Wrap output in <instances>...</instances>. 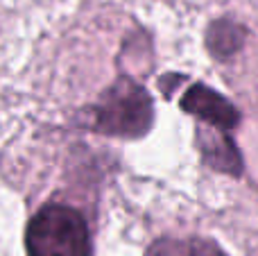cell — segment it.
<instances>
[{"mask_svg": "<svg viewBox=\"0 0 258 256\" xmlns=\"http://www.w3.org/2000/svg\"><path fill=\"white\" fill-rule=\"evenodd\" d=\"M27 256H91V234L77 209L48 204L25 231Z\"/></svg>", "mask_w": 258, "mask_h": 256, "instance_id": "cell-1", "label": "cell"}, {"mask_svg": "<svg viewBox=\"0 0 258 256\" xmlns=\"http://www.w3.org/2000/svg\"><path fill=\"white\" fill-rule=\"evenodd\" d=\"M152 125V100L141 84L120 77L104 91L93 113V127L109 136L136 139Z\"/></svg>", "mask_w": 258, "mask_h": 256, "instance_id": "cell-2", "label": "cell"}, {"mask_svg": "<svg viewBox=\"0 0 258 256\" xmlns=\"http://www.w3.org/2000/svg\"><path fill=\"white\" fill-rule=\"evenodd\" d=\"M181 109L186 113H190V116L200 118L206 125L218 127V130H224V132L233 130L240 122L238 109L227 98H222L220 93H215L213 89H209L204 84H192L183 93Z\"/></svg>", "mask_w": 258, "mask_h": 256, "instance_id": "cell-3", "label": "cell"}, {"mask_svg": "<svg viewBox=\"0 0 258 256\" xmlns=\"http://www.w3.org/2000/svg\"><path fill=\"white\" fill-rule=\"evenodd\" d=\"M197 139H200L202 157H204V161L213 170L227 172V175H233V177L242 175V157L227 132L206 125L197 132Z\"/></svg>", "mask_w": 258, "mask_h": 256, "instance_id": "cell-4", "label": "cell"}, {"mask_svg": "<svg viewBox=\"0 0 258 256\" xmlns=\"http://www.w3.org/2000/svg\"><path fill=\"white\" fill-rule=\"evenodd\" d=\"M145 256H227L213 240L206 238H159Z\"/></svg>", "mask_w": 258, "mask_h": 256, "instance_id": "cell-5", "label": "cell"}, {"mask_svg": "<svg viewBox=\"0 0 258 256\" xmlns=\"http://www.w3.org/2000/svg\"><path fill=\"white\" fill-rule=\"evenodd\" d=\"M242 36H245V32L240 25L231 21H218L209 30V48L215 57L227 59L242 45Z\"/></svg>", "mask_w": 258, "mask_h": 256, "instance_id": "cell-6", "label": "cell"}]
</instances>
